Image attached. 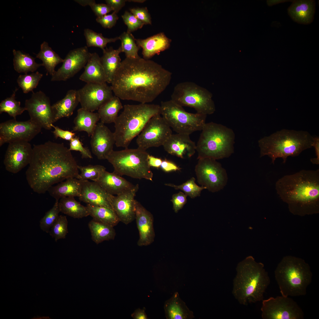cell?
I'll return each instance as SVG.
<instances>
[{
  "label": "cell",
  "mask_w": 319,
  "mask_h": 319,
  "mask_svg": "<svg viewBox=\"0 0 319 319\" xmlns=\"http://www.w3.org/2000/svg\"><path fill=\"white\" fill-rule=\"evenodd\" d=\"M187 196L186 194L182 192H179L172 195L171 201L172 203L173 209L175 212L178 213L186 203Z\"/></svg>",
  "instance_id": "db71d44e"
},
{
  "label": "cell",
  "mask_w": 319,
  "mask_h": 319,
  "mask_svg": "<svg viewBox=\"0 0 319 319\" xmlns=\"http://www.w3.org/2000/svg\"><path fill=\"white\" fill-rule=\"evenodd\" d=\"M315 7L314 0H295L288 8V12L294 21L308 24L313 20Z\"/></svg>",
  "instance_id": "4316f807"
},
{
  "label": "cell",
  "mask_w": 319,
  "mask_h": 319,
  "mask_svg": "<svg viewBox=\"0 0 319 319\" xmlns=\"http://www.w3.org/2000/svg\"><path fill=\"white\" fill-rule=\"evenodd\" d=\"M198 160L195 170L198 183L213 193L223 189L227 184L228 177L221 163L210 158Z\"/></svg>",
  "instance_id": "7c38bea8"
},
{
  "label": "cell",
  "mask_w": 319,
  "mask_h": 319,
  "mask_svg": "<svg viewBox=\"0 0 319 319\" xmlns=\"http://www.w3.org/2000/svg\"><path fill=\"white\" fill-rule=\"evenodd\" d=\"M162 146L169 154L182 159L191 157L196 151L195 143L185 134H172Z\"/></svg>",
  "instance_id": "cb8c5ba5"
},
{
  "label": "cell",
  "mask_w": 319,
  "mask_h": 319,
  "mask_svg": "<svg viewBox=\"0 0 319 319\" xmlns=\"http://www.w3.org/2000/svg\"><path fill=\"white\" fill-rule=\"evenodd\" d=\"M236 271L232 293L238 302L246 305L262 301L270 283L264 265L250 256L238 264Z\"/></svg>",
  "instance_id": "277c9868"
},
{
  "label": "cell",
  "mask_w": 319,
  "mask_h": 319,
  "mask_svg": "<svg viewBox=\"0 0 319 319\" xmlns=\"http://www.w3.org/2000/svg\"><path fill=\"white\" fill-rule=\"evenodd\" d=\"M91 54L87 46L70 51L64 59L61 66L51 76V81H66L73 77L84 67Z\"/></svg>",
  "instance_id": "ac0fdd59"
},
{
  "label": "cell",
  "mask_w": 319,
  "mask_h": 319,
  "mask_svg": "<svg viewBox=\"0 0 319 319\" xmlns=\"http://www.w3.org/2000/svg\"><path fill=\"white\" fill-rule=\"evenodd\" d=\"M274 275L282 295L286 297L305 295L313 276L308 263L301 258L291 255L283 258Z\"/></svg>",
  "instance_id": "52a82bcc"
},
{
  "label": "cell",
  "mask_w": 319,
  "mask_h": 319,
  "mask_svg": "<svg viewBox=\"0 0 319 319\" xmlns=\"http://www.w3.org/2000/svg\"><path fill=\"white\" fill-rule=\"evenodd\" d=\"M79 103L78 90H68L64 98L51 105L54 123L62 118L71 115Z\"/></svg>",
  "instance_id": "f1b7e54d"
},
{
  "label": "cell",
  "mask_w": 319,
  "mask_h": 319,
  "mask_svg": "<svg viewBox=\"0 0 319 319\" xmlns=\"http://www.w3.org/2000/svg\"><path fill=\"white\" fill-rule=\"evenodd\" d=\"M124 23L127 25V31L131 32L141 28L145 25L131 12L126 11L122 15Z\"/></svg>",
  "instance_id": "681fc988"
},
{
  "label": "cell",
  "mask_w": 319,
  "mask_h": 319,
  "mask_svg": "<svg viewBox=\"0 0 319 319\" xmlns=\"http://www.w3.org/2000/svg\"><path fill=\"white\" fill-rule=\"evenodd\" d=\"M131 12L144 25H151V18L146 7L134 8L130 9Z\"/></svg>",
  "instance_id": "816d5d0a"
},
{
  "label": "cell",
  "mask_w": 319,
  "mask_h": 319,
  "mask_svg": "<svg viewBox=\"0 0 319 319\" xmlns=\"http://www.w3.org/2000/svg\"><path fill=\"white\" fill-rule=\"evenodd\" d=\"M275 189L289 211L301 216L319 213V170H302L276 182Z\"/></svg>",
  "instance_id": "3957f363"
},
{
  "label": "cell",
  "mask_w": 319,
  "mask_h": 319,
  "mask_svg": "<svg viewBox=\"0 0 319 319\" xmlns=\"http://www.w3.org/2000/svg\"><path fill=\"white\" fill-rule=\"evenodd\" d=\"M135 219L139 237L137 245L139 246L148 245L154 241V232L152 215L136 200Z\"/></svg>",
  "instance_id": "603a6c76"
},
{
  "label": "cell",
  "mask_w": 319,
  "mask_h": 319,
  "mask_svg": "<svg viewBox=\"0 0 319 319\" xmlns=\"http://www.w3.org/2000/svg\"><path fill=\"white\" fill-rule=\"evenodd\" d=\"M18 90L17 88L13 91L12 95L1 101L0 103V113L3 112L7 113L14 119H16V116L21 114L25 110V108L21 107V102L16 100V92Z\"/></svg>",
  "instance_id": "ab89813d"
},
{
  "label": "cell",
  "mask_w": 319,
  "mask_h": 319,
  "mask_svg": "<svg viewBox=\"0 0 319 319\" xmlns=\"http://www.w3.org/2000/svg\"><path fill=\"white\" fill-rule=\"evenodd\" d=\"M78 168L81 173L77 178L82 181L90 180L96 181L101 174L106 170V168L100 165H89L84 166L78 165Z\"/></svg>",
  "instance_id": "ee69618b"
},
{
  "label": "cell",
  "mask_w": 319,
  "mask_h": 319,
  "mask_svg": "<svg viewBox=\"0 0 319 319\" xmlns=\"http://www.w3.org/2000/svg\"><path fill=\"white\" fill-rule=\"evenodd\" d=\"M84 35L86 38L87 47H99L102 51L105 49L108 43L115 42L119 40L118 37L111 38L104 37L102 34L97 33L88 28L84 29Z\"/></svg>",
  "instance_id": "b9f144b4"
},
{
  "label": "cell",
  "mask_w": 319,
  "mask_h": 319,
  "mask_svg": "<svg viewBox=\"0 0 319 319\" xmlns=\"http://www.w3.org/2000/svg\"><path fill=\"white\" fill-rule=\"evenodd\" d=\"M288 0H268L267 1L268 5L269 6H272L279 3L288 1Z\"/></svg>",
  "instance_id": "6125c7cd"
},
{
  "label": "cell",
  "mask_w": 319,
  "mask_h": 319,
  "mask_svg": "<svg viewBox=\"0 0 319 319\" xmlns=\"http://www.w3.org/2000/svg\"><path fill=\"white\" fill-rule=\"evenodd\" d=\"M75 1L83 6L89 5L97 17H100L113 11L112 9L106 4H96L93 0H76Z\"/></svg>",
  "instance_id": "c3c4849f"
},
{
  "label": "cell",
  "mask_w": 319,
  "mask_h": 319,
  "mask_svg": "<svg viewBox=\"0 0 319 319\" xmlns=\"http://www.w3.org/2000/svg\"><path fill=\"white\" fill-rule=\"evenodd\" d=\"M100 119L97 113H93L81 108L78 110L77 115L74 119V126L72 131H84L89 136H91Z\"/></svg>",
  "instance_id": "d6a6232c"
},
{
  "label": "cell",
  "mask_w": 319,
  "mask_h": 319,
  "mask_svg": "<svg viewBox=\"0 0 319 319\" xmlns=\"http://www.w3.org/2000/svg\"><path fill=\"white\" fill-rule=\"evenodd\" d=\"M42 128L30 119L24 121L12 119L0 124V146L18 141H30L41 131Z\"/></svg>",
  "instance_id": "9a60e30c"
},
{
  "label": "cell",
  "mask_w": 319,
  "mask_h": 319,
  "mask_svg": "<svg viewBox=\"0 0 319 319\" xmlns=\"http://www.w3.org/2000/svg\"><path fill=\"white\" fill-rule=\"evenodd\" d=\"M104 124L101 122L97 123L91 136L92 152L100 160H107L113 150L115 144L114 132Z\"/></svg>",
  "instance_id": "ffe728a7"
},
{
  "label": "cell",
  "mask_w": 319,
  "mask_h": 319,
  "mask_svg": "<svg viewBox=\"0 0 319 319\" xmlns=\"http://www.w3.org/2000/svg\"><path fill=\"white\" fill-rule=\"evenodd\" d=\"M128 1H132V2H138V3H143V2H144V1H146L145 0H128Z\"/></svg>",
  "instance_id": "be15d7a7"
},
{
  "label": "cell",
  "mask_w": 319,
  "mask_h": 319,
  "mask_svg": "<svg viewBox=\"0 0 319 319\" xmlns=\"http://www.w3.org/2000/svg\"><path fill=\"white\" fill-rule=\"evenodd\" d=\"M30 162L26 172L30 187L44 194L55 184L71 177L77 178L78 165L71 151L63 143L48 141L33 145Z\"/></svg>",
  "instance_id": "7a4b0ae2"
},
{
  "label": "cell",
  "mask_w": 319,
  "mask_h": 319,
  "mask_svg": "<svg viewBox=\"0 0 319 319\" xmlns=\"http://www.w3.org/2000/svg\"><path fill=\"white\" fill-rule=\"evenodd\" d=\"M89 215L97 221L113 227L120 222L117 215L112 209L87 204Z\"/></svg>",
  "instance_id": "74e56055"
},
{
  "label": "cell",
  "mask_w": 319,
  "mask_h": 319,
  "mask_svg": "<svg viewBox=\"0 0 319 319\" xmlns=\"http://www.w3.org/2000/svg\"><path fill=\"white\" fill-rule=\"evenodd\" d=\"M118 18L117 14L113 12L110 14H107L102 17H97L96 21L104 28L110 29L115 25Z\"/></svg>",
  "instance_id": "f5cc1de1"
},
{
  "label": "cell",
  "mask_w": 319,
  "mask_h": 319,
  "mask_svg": "<svg viewBox=\"0 0 319 319\" xmlns=\"http://www.w3.org/2000/svg\"><path fill=\"white\" fill-rule=\"evenodd\" d=\"M120 99L116 96L102 105L97 110L101 122L104 123H114L119 111L123 108Z\"/></svg>",
  "instance_id": "e575fe53"
},
{
  "label": "cell",
  "mask_w": 319,
  "mask_h": 319,
  "mask_svg": "<svg viewBox=\"0 0 319 319\" xmlns=\"http://www.w3.org/2000/svg\"><path fill=\"white\" fill-rule=\"evenodd\" d=\"M100 61L105 75L106 82L111 84L115 75L120 68L122 61L119 54L122 52L121 46L117 49L112 47L103 51Z\"/></svg>",
  "instance_id": "1f68e13d"
},
{
  "label": "cell",
  "mask_w": 319,
  "mask_h": 319,
  "mask_svg": "<svg viewBox=\"0 0 319 319\" xmlns=\"http://www.w3.org/2000/svg\"><path fill=\"white\" fill-rule=\"evenodd\" d=\"M118 37L121 41L122 52L125 53L126 58H136L140 57L138 52L141 48L136 44L131 32H124Z\"/></svg>",
  "instance_id": "60d3db41"
},
{
  "label": "cell",
  "mask_w": 319,
  "mask_h": 319,
  "mask_svg": "<svg viewBox=\"0 0 319 319\" xmlns=\"http://www.w3.org/2000/svg\"><path fill=\"white\" fill-rule=\"evenodd\" d=\"M139 188L136 184L131 190L119 195H113L111 204L120 221L126 224L135 219L136 193Z\"/></svg>",
  "instance_id": "44dd1931"
},
{
  "label": "cell",
  "mask_w": 319,
  "mask_h": 319,
  "mask_svg": "<svg viewBox=\"0 0 319 319\" xmlns=\"http://www.w3.org/2000/svg\"><path fill=\"white\" fill-rule=\"evenodd\" d=\"M137 45L142 49L143 58L149 59L156 54L167 49L171 40L163 32H160L145 39H135Z\"/></svg>",
  "instance_id": "d4e9b609"
},
{
  "label": "cell",
  "mask_w": 319,
  "mask_h": 319,
  "mask_svg": "<svg viewBox=\"0 0 319 319\" xmlns=\"http://www.w3.org/2000/svg\"><path fill=\"white\" fill-rule=\"evenodd\" d=\"M110 194L118 195L132 188L133 185L121 176L114 172H103L96 181Z\"/></svg>",
  "instance_id": "484cf974"
},
{
  "label": "cell",
  "mask_w": 319,
  "mask_h": 319,
  "mask_svg": "<svg viewBox=\"0 0 319 319\" xmlns=\"http://www.w3.org/2000/svg\"><path fill=\"white\" fill-rule=\"evenodd\" d=\"M114 123L115 145L128 148L132 140L139 134L148 121L160 114L159 105L148 103L126 105Z\"/></svg>",
  "instance_id": "8992f818"
},
{
  "label": "cell",
  "mask_w": 319,
  "mask_h": 319,
  "mask_svg": "<svg viewBox=\"0 0 319 319\" xmlns=\"http://www.w3.org/2000/svg\"><path fill=\"white\" fill-rule=\"evenodd\" d=\"M9 144L3 163L6 171L16 174L29 165L33 149L28 142L18 141Z\"/></svg>",
  "instance_id": "d6986e66"
},
{
  "label": "cell",
  "mask_w": 319,
  "mask_h": 319,
  "mask_svg": "<svg viewBox=\"0 0 319 319\" xmlns=\"http://www.w3.org/2000/svg\"><path fill=\"white\" fill-rule=\"evenodd\" d=\"M32 92L31 97L25 100L24 107L31 120L42 128L50 130L54 123L50 99L41 91Z\"/></svg>",
  "instance_id": "2e32d148"
},
{
  "label": "cell",
  "mask_w": 319,
  "mask_h": 319,
  "mask_svg": "<svg viewBox=\"0 0 319 319\" xmlns=\"http://www.w3.org/2000/svg\"><path fill=\"white\" fill-rule=\"evenodd\" d=\"M70 142V147L69 148L70 150L79 152L82 155V158H92L89 149L88 148L83 146V144L78 137L75 136Z\"/></svg>",
  "instance_id": "f907efd6"
},
{
  "label": "cell",
  "mask_w": 319,
  "mask_h": 319,
  "mask_svg": "<svg viewBox=\"0 0 319 319\" xmlns=\"http://www.w3.org/2000/svg\"><path fill=\"white\" fill-rule=\"evenodd\" d=\"M160 106V115L177 133L190 135L201 131L206 123L207 115L186 112L171 100L162 101Z\"/></svg>",
  "instance_id": "8fae6325"
},
{
  "label": "cell",
  "mask_w": 319,
  "mask_h": 319,
  "mask_svg": "<svg viewBox=\"0 0 319 319\" xmlns=\"http://www.w3.org/2000/svg\"><path fill=\"white\" fill-rule=\"evenodd\" d=\"M59 201L56 200L53 207L46 212L40 221V228L46 233L49 232L50 229L59 216Z\"/></svg>",
  "instance_id": "bcb514c9"
},
{
  "label": "cell",
  "mask_w": 319,
  "mask_h": 319,
  "mask_svg": "<svg viewBox=\"0 0 319 319\" xmlns=\"http://www.w3.org/2000/svg\"><path fill=\"white\" fill-rule=\"evenodd\" d=\"M160 167L166 172L180 170L181 169L174 163L166 159L162 161Z\"/></svg>",
  "instance_id": "6f0895ef"
},
{
  "label": "cell",
  "mask_w": 319,
  "mask_h": 319,
  "mask_svg": "<svg viewBox=\"0 0 319 319\" xmlns=\"http://www.w3.org/2000/svg\"><path fill=\"white\" fill-rule=\"evenodd\" d=\"M172 134L171 128L160 114L152 117L138 136V147L146 150L163 146Z\"/></svg>",
  "instance_id": "5bb4252c"
},
{
  "label": "cell",
  "mask_w": 319,
  "mask_h": 319,
  "mask_svg": "<svg viewBox=\"0 0 319 319\" xmlns=\"http://www.w3.org/2000/svg\"><path fill=\"white\" fill-rule=\"evenodd\" d=\"M60 212L74 218H81L89 215L87 206L77 201L74 197H65L59 201Z\"/></svg>",
  "instance_id": "836d02e7"
},
{
  "label": "cell",
  "mask_w": 319,
  "mask_h": 319,
  "mask_svg": "<svg viewBox=\"0 0 319 319\" xmlns=\"http://www.w3.org/2000/svg\"><path fill=\"white\" fill-rule=\"evenodd\" d=\"M312 147L315 148L316 157L311 158L310 161L313 164H319V137L318 136L313 137Z\"/></svg>",
  "instance_id": "680465c9"
},
{
  "label": "cell",
  "mask_w": 319,
  "mask_h": 319,
  "mask_svg": "<svg viewBox=\"0 0 319 319\" xmlns=\"http://www.w3.org/2000/svg\"><path fill=\"white\" fill-rule=\"evenodd\" d=\"M81 108L93 112L113 96L111 86L106 83H87L78 90Z\"/></svg>",
  "instance_id": "e0dca14e"
},
{
  "label": "cell",
  "mask_w": 319,
  "mask_h": 319,
  "mask_svg": "<svg viewBox=\"0 0 319 319\" xmlns=\"http://www.w3.org/2000/svg\"><path fill=\"white\" fill-rule=\"evenodd\" d=\"M165 185L173 188L176 190H180L183 191L187 196L192 198L199 196L201 191L206 189L204 186H200L195 183V179L192 177L185 182L179 185H176L172 183H166Z\"/></svg>",
  "instance_id": "f6af8a7d"
},
{
  "label": "cell",
  "mask_w": 319,
  "mask_h": 319,
  "mask_svg": "<svg viewBox=\"0 0 319 319\" xmlns=\"http://www.w3.org/2000/svg\"><path fill=\"white\" fill-rule=\"evenodd\" d=\"M106 4L113 9V12L117 14L123 7L127 0H106Z\"/></svg>",
  "instance_id": "9f6ffc18"
},
{
  "label": "cell",
  "mask_w": 319,
  "mask_h": 319,
  "mask_svg": "<svg viewBox=\"0 0 319 319\" xmlns=\"http://www.w3.org/2000/svg\"><path fill=\"white\" fill-rule=\"evenodd\" d=\"M131 316L134 319H148L145 312L144 308L142 310L140 308L136 309L134 312L131 314Z\"/></svg>",
  "instance_id": "94428289"
},
{
  "label": "cell",
  "mask_w": 319,
  "mask_h": 319,
  "mask_svg": "<svg viewBox=\"0 0 319 319\" xmlns=\"http://www.w3.org/2000/svg\"><path fill=\"white\" fill-rule=\"evenodd\" d=\"M149 154L146 150L139 147L127 148L113 150L107 160L113 166V172L118 175L152 181L153 173L148 162Z\"/></svg>",
  "instance_id": "9c48e42d"
},
{
  "label": "cell",
  "mask_w": 319,
  "mask_h": 319,
  "mask_svg": "<svg viewBox=\"0 0 319 319\" xmlns=\"http://www.w3.org/2000/svg\"><path fill=\"white\" fill-rule=\"evenodd\" d=\"M43 76L42 74L38 71L30 74L20 75L17 78V82L23 92L27 93L32 92L36 88Z\"/></svg>",
  "instance_id": "7bdbcfd3"
},
{
  "label": "cell",
  "mask_w": 319,
  "mask_h": 319,
  "mask_svg": "<svg viewBox=\"0 0 319 319\" xmlns=\"http://www.w3.org/2000/svg\"><path fill=\"white\" fill-rule=\"evenodd\" d=\"M162 161L160 158L155 157L149 154L148 156V163L150 167L157 168L160 167Z\"/></svg>",
  "instance_id": "91938a15"
},
{
  "label": "cell",
  "mask_w": 319,
  "mask_h": 319,
  "mask_svg": "<svg viewBox=\"0 0 319 319\" xmlns=\"http://www.w3.org/2000/svg\"><path fill=\"white\" fill-rule=\"evenodd\" d=\"M54 130L52 132L54 137L57 139L59 137L64 140L71 141L75 136V133L72 131L68 130H64L59 128L57 126H52Z\"/></svg>",
  "instance_id": "11a10c76"
},
{
  "label": "cell",
  "mask_w": 319,
  "mask_h": 319,
  "mask_svg": "<svg viewBox=\"0 0 319 319\" xmlns=\"http://www.w3.org/2000/svg\"><path fill=\"white\" fill-rule=\"evenodd\" d=\"M88 227L92 240L97 244L115 238V232L112 227L93 219L89 223Z\"/></svg>",
  "instance_id": "f35d334b"
},
{
  "label": "cell",
  "mask_w": 319,
  "mask_h": 319,
  "mask_svg": "<svg viewBox=\"0 0 319 319\" xmlns=\"http://www.w3.org/2000/svg\"><path fill=\"white\" fill-rule=\"evenodd\" d=\"M172 73L161 65L140 57L126 58L111 83L120 99L141 103L153 101L170 84Z\"/></svg>",
  "instance_id": "6da1fadb"
},
{
  "label": "cell",
  "mask_w": 319,
  "mask_h": 319,
  "mask_svg": "<svg viewBox=\"0 0 319 319\" xmlns=\"http://www.w3.org/2000/svg\"><path fill=\"white\" fill-rule=\"evenodd\" d=\"M81 180L75 178H69L64 181L52 186L48 190L50 195L56 200L65 197H79L81 193Z\"/></svg>",
  "instance_id": "f546056e"
},
{
  "label": "cell",
  "mask_w": 319,
  "mask_h": 319,
  "mask_svg": "<svg viewBox=\"0 0 319 319\" xmlns=\"http://www.w3.org/2000/svg\"><path fill=\"white\" fill-rule=\"evenodd\" d=\"M261 308L263 319H302L304 313L297 303L282 295L263 300Z\"/></svg>",
  "instance_id": "4fadbf2b"
},
{
  "label": "cell",
  "mask_w": 319,
  "mask_h": 319,
  "mask_svg": "<svg viewBox=\"0 0 319 319\" xmlns=\"http://www.w3.org/2000/svg\"><path fill=\"white\" fill-rule=\"evenodd\" d=\"M164 308L167 319H191L194 317L193 312L181 299L178 292L166 301Z\"/></svg>",
  "instance_id": "4dcf8cb0"
},
{
  "label": "cell",
  "mask_w": 319,
  "mask_h": 319,
  "mask_svg": "<svg viewBox=\"0 0 319 319\" xmlns=\"http://www.w3.org/2000/svg\"><path fill=\"white\" fill-rule=\"evenodd\" d=\"M212 94L195 82H183L174 87L171 100L182 107L193 108L196 113L207 115L213 113L215 105Z\"/></svg>",
  "instance_id": "30bf717a"
},
{
  "label": "cell",
  "mask_w": 319,
  "mask_h": 319,
  "mask_svg": "<svg viewBox=\"0 0 319 319\" xmlns=\"http://www.w3.org/2000/svg\"><path fill=\"white\" fill-rule=\"evenodd\" d=\"M313 139L307 131L282 129L259 140L260 156H268L273 164L276 159L281 158L285 163L288 157L298 156L312 147Z\"/></svg>",
  "instance_id": "5b68a950"
},
{
  "label": "cell",
  "mask_w": 319,
  "mask_h": 319,
  "mask_svg": "<svg viewBox=\"0 0 319 319\" xmlns=\"http://www.w3.org/2000/svg\"><path fill=\"white\" fill-rule=\"evenodd\" d=\"M196 145L197 159L228 158L234 152L235 135L231 128L213 122L206 123Z\"/></svg>",
  "instance_id": "ba28073f"
},
{
  "label": "cell",
  "mask_w": 319,
  "mask_h": 319,
  "mask_svg": "<svg viewBox=\"0 0 319 319\" xmlns=\"http://www.w3.org/2000/svg\"><path fill=\"white\" fill-rule=\"evenodd\" d=\"M81 181V193L79 197L81 201L87 204L113 209L111 204L113 195L108 193L96 182L88 180Z\"/></svg>",
  "instance_id": "7402d4cb"
},
{
  "label": "cell",
  "mask_w": 319,
  "mask_h": 319,
  "mask_svg": "<svg viewBox=\"0 0 319 319\" xmlns=\"http://www.w3.org/2000/svg\"><path fill=\"white\" fill-rule=\"evenodd\" d=\"M68 222L66 217L59 215L51 228L50 235L54 238L55 241L65 239L68 233Z\"/></svg>",
  "instance_id": "7dc6e473"
},
{
  "label": "cell",
  "mask_w": 319,
  "mask_h": 319,
  "mask_svg": "<svg viewBox=\"0 0 319 319\" xmlns=\"http://www.w3.org/2000/svg\"><path fill=\"white\" fill-rule=\"evenodd\" d=\"M13 52L14 56V67L15 70L18 73L27 74L29 72H33L39 67L43 66L42 64L36 63L35 58L29 54L14 49L13 50Z\"/></svg>",
  "instance_id": "8d00e7d4"
},
{
  "label": "cell",
  "mask_w": 319,
  "mask_h": 319,
  "mask_svg": "<svg viewBox=\"0 0 319 319\" xmlns=\"http://www.w3.org/2000/svg\"><path fill=\"white\" fill-rule=\"evenodd\" d=\"M84 68V71L79 77L80 80L87 83H106L105 75L100 57L97 53H91Z\"/></svg>",
  "instance_id": "83f0119b"
},
{
  "label": "cell",
  "mask_w": 319,
  "mask_h": 319,
  "mask_svg": "<svg viewBox=\"0 0 319 319\" xmlns=\"http://www.w3.org/2000/svg\"><path fill=\"white\" fill-rule=\"evenodd\" d=\"M36 57L43 61V66L45 68L47 74L53 75L56 71L55 68L58 64L63 63L64 59L50 47L48 43L44 41L40 45V50Z\"/></svg>",
  "instance_id": "d590c367"
}]
</instances>
